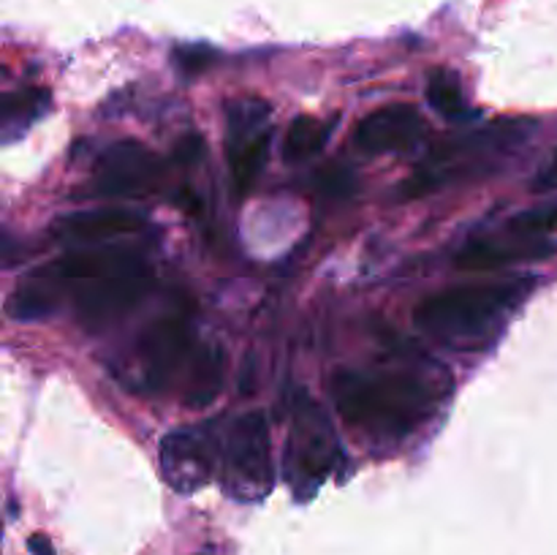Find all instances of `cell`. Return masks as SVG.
Returning <instances> with one entry per match:
<instances>
[{"mask_svg":"<svg viewBox=\"0 0 557 555\" xmlns=\"http://www.w3.org/2000/svg\"><path fill=\"white\" fill-rule=\"evenodd\" d=\"M449 381L413 368L343 370L332 379V400L351 428L375 439H406L422 428L446 395Z\"/></svg>","mask_w":557,"mask_h":555,"instance_id":"7a4b0ae2","label":"cell"},{"mask_svg":"<svg viewBox=\"0 0 557 555\" xmlns=\"http://www.w3.org/2000/svg\"><path fill=\"white\" fill-rule=\"evenodd\" d=\"M223 375H226V357L221 346H201L190 357L188 375H185L183 400L188 408H205L221 395Z\"/></svg>","mask_w":557,"mask_h":555,"instance_id":"4fadbf2b","label":"cell"},{"mask_svg":"<svg viewBox=\"0 0 557 555\" xmlns=\"http://www.w3.org/2000/svg\"><path fill=\"white\" fill-rule=\"evenodd\" d=\"M522 232H539V229H557V210L553 212H536V215H525L517 221Z\"/></svg>","mask_w":557,"mask_h":555,"instance_id":"44dd1931","label":"cell"},{"mask_svg":"<svg viewBox=\"0 0 557 555\" xmlns=\"http://www.w3.org/2000/svg\"><path fill=\"white\" fill-rule=\"evenodd\" d=\"M212 60H215V52L207 47H177L174 49V63H177L183 71H188V74H199V71H205Z\"/></svg>","mask_w":557,"mask_h":555,"instance_id":"d6986e66","label":"cell"},{"mask_svg":"<svg viewBox=\"0 0 557 555\" xmlns=\"http://www.w3.org/2000/svg\"><path fill=\"white\" fill-rule=\"evenodd\" d=\"M150 283V264L136 250H79L33 270L11 292L5 313L16 321L47 319L69 297L82 326L101 330L134 310Z\"/></svg>","mask_w":557,"mask_h":555,"instance_id":"6da1fadb","label":"cell"},{"mask_svg":"<svg viewBox=\"0 0 557 555\" xmlns=\"http://www.w3.org/2000/svg\"><path fill=\"white\" fill-rule=\"evenodd\" d=\"M557 188V152L549 158L547 166L539 172V177L533 180V190H555Z\"/></svg>","mask_w":557,"mask_h":555,"instance_id":"7402d4cb","label":"cell"},{"mask_svg":"<svg viewBox=\"0 0 557 555\" xmlns=\"http://www.w3.org/2000/svg\"><path fill=\"white\" fill-rule=\"evenodd\" d=\"M424 134V120L408 103H392L364 114L354 128V147L364 156L406 150L417 145Z\"/></svg>","mask_w":557,"mask_h":555,"instance_id":"8fae6325","label":"cell"},{"mask_svg":"<svg viewBox=\"0 0 557 555\" xmlns=\"http://www.w3.org/2000/svg\"><path fill=\"white\" fill-rule=\"evenodd\" d=\"M270 107L264 101H234L228 107V166L237 194H248L270 158Z\"/></svg>","mask_w":557,"mask_h":555,"instance_id":"52a82bcc","label":"cell"},{"mask_svg":"<svg viewBox=\"0 0 557 555\" xmlns=\"http://www.w3.org/2000/svg\"><path fill=\"white\" fill-rule=\"evenodd\" d=\"M221 488L239 504H259L275 488L270 422L264 411H248L228 424L221 446Z\"/></svg>","mask_w":557,"mask_h":555,"instance_id":"8992f818","label":"cell"},{"mask_svg":"<svg viewBox=\"0 0 557 555\" xmlns=\"http://www.w3.org/2000/svg\"><path fill=\"white\" fill-rule=\"evenodd\" d=\"M553 250V245L533 239V243L522 245H504L493 243V239H482V243H471L457 254V267L468 272H484V270H498V267L511 264L520 259H542Z\"/></svg>","mask_w":557,"mask_h":555,"instance_id":"5bb4252c","label":"cell"},{"mask_svg":"<svg viewBox=\"0 0 557 555\" xmlns=\"http://www.w3.org/2000/svg\"><path fill=\"white\" fill-rule=\"evenodd\" d=\"M27 547H30L33 555H54L52 542H49L47 536H41V533H33L30 542H27Z\"/></svg>","mask_w":557,"mask_h":555,"instance_id":"603a6c76","label":"cell"},{"mask_svg":"<svg viewBox=\"0 0 557 555\" xmlns=\"http://www.w3.org/2000/svg\"><path fill=\"white\" fill-rule=\"evenodd\" d=\"M330 131L321 120L302 114V118H294L292 125L286 128L283 136V158L292 163L308 161L315 152H321V147L330 139Z\"/></svg>","mask_w":557,"mask_h":555,"instance_id":"2e32d148","label":"cell"},{"mask_svg":"<svg viewBox=\"0 0 557 555\" xmlns=\"http://www.w3.org/2000/svg\"><path fill=\"white\" fill-rule=\"evenodd\" d=\"M531 281L468 283L430 294L417 305L413 321L424 335L455 348L487 346L506 316L520 305Z\"/></svg>","mask_w":557,"mask_h":555,"instance_id":"3957f363","label":"cell"},{"mask_svg":"<svg viewBox=\"0 0 557 555\" xmlns=\"http://www.w3.org/2000/svg\"><path fill=\"white\" fill-rule=\"evenodd\" d=\"M163 163L141 141L123 139L101 152L92 166V190L101 196H145L158 188Z\"/></svg>","mask_w":557,"mask_h":555,"instance_id":"ba28073f","label":"cell"},{"mask_svg":"<svg viewBox=\"0 0 557 555\" xmlns=\"http://www.w3.org/2000/svg\"><path fill=\"white\" fill-rule=\"evenodd\" d=\"M190 357V326L180 313L152 321L136 343V365L147 390H163Z\"/></svg>","mask_w":557,"mask_h":555,"instance_id":"9c48e42d","label":"cell"},{"mask_svg":"<svg viewBox=\"0 0 557 555\" xmlns=\"http://www.w3.org/2000/svg\"><path fill=\"white\" fill-rule=\"evenodd\" d=\"M428 101L435 112H441L444 118H449V120L466 118V112H468L466 96H462L460 76L451 74V71H446V69H438L430 74Z\"/></svg>","mask_w":557,"mask_h":555,"instance_id":"e0dca14e","label":"cell"},{"mask_svg":"<svg viewBox=\"0 0 557 555\" xmlns=\"http://www.w3.org/2000/svg\"><path fill=\"white\" fill-rule=\"evenodd\" d=\"M145 226V218L125 207H103V210L71 212L52 223V237L60 243H98V239L123 237Z\"/></svg>","mask_w":557,"mask_h":555,"instance_id":"7c38bea8","label":"cell"},{"mask_svg":"<svg viewBox=\"0 0 557 555\" xmlns=\"http://www.w3.org/2000/svg\"><path fill=\"white\" fill-rule=\"evenodd\" d=\"M341 441L324 406L308 392H297L288 424L283 479L299 501H310L341 466Z\"/></svg>","mask_w":557,"mask_h":555,"instance_id":"277c9868","label":"cell"},{"mask_svg":"<svg viewBox=\"0 0 557 555\" xmlns=\"http://www.w3.org/2000/svg\"><path fill=\"white\" fill-rule=\"evenodd\" d=\"M528 123H490L471 134L451 136L430 150L417 166V172L400 185L403 199H419V196L433 194L435 188L457 183L462 177H473L479 169L487 166V158L495 152L511 150L528 136Z\"/></svg>","mask_w":557,"mask_h":555,"instance_id":"5b68a950","label":"cell"},{"mask_svg":"<svg viewBox=\"0 0 557 555\" xmlns=\"http://www.w3.org/2000/svg\"><path fill=\"white\" fill-rule=\"evenodd\" d=\"M215 449L218 441L201 428H183L163 435L158 462L169 488L183 495L205 488L215 473Z\"/></svg>","mask_w":557,"mask_h":555,"instance_id":"30bf717a","label":"cell"},{"mask_svg":"<svg viewBox=\"0 0 557 555\" xmlns=\"http://www.w3.org/2000/svg\"><path fill=\"white\" fill-rule=\"evenodd\" d=\"M201 152H205V145H201V136H196V134L183 136V139L177 141V147H174V158H177L180 163L196 161Z\"/></svg>","mask_w":557,"mask_h":555,"instance_id":"ffe728a7","label":"cell"},{"mask_svg":"<svg viewBox=\"0 0 557 555\" xmlns=\"http://www.w3.org/2000/svg\"><path fill=\"white\" fill-rule=\"evenodd\" d=\"M321 194H326L330 199H346L354 194V174L346 166H332L321 174L319 183Z\"/></svg>","mask_w":557,"mask_h":555,"instance_id":"ac0fdd59","label":"cell"},{"mask_svg":"<svg viewBox=\"0 0 557 555\" xmlns=\"http://www.w3.org/2000/svg\"><path fill=\"white\" fill-rule=\"evenodd\" d=\"M47 109V92L36 90H16L3 96L0 103V125H3V141H14L16 136L25 134L33 123L44 114Z\"/></svg>","mask_w":557,"mask_h":555,"instance_id":"9a60e30c","label":"cell"}]
</instances>
